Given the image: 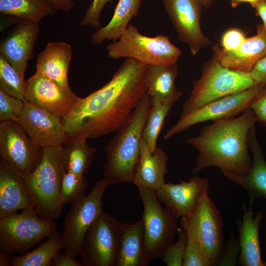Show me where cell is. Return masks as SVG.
Here are the masks:
<instances>
[{
	"instance_id": "37",
	"label": "cell",
	"mask_w": 266,
	"mask_h": 266,
	"mask_svg": "<svg viewBox=\"0 0 266 266\" xmlns=\"http://www.w3.org/2000/svg\"><path fill=\"white\" fill-rule=\"evenodd\" d=\"M247 37L240 29L232 28L225 31L220 39L221 47L226 51H232L238 48Z\"/></svg>"
},
{
	"instance_id": "7",
	"label": "cell",
	"mask_w": 266,
	"mask_h": 266,
	"mask_svg": "<svg viewBox=\"0 0 266 266\" xmlns=\"http://www.w3.org/2000/svg\"><path fill=\"white\" fill-rule=\"evenodd\" d=\"M107 50L112 59H133L148 65L176 64L182 53L167 36H147L131 25L118 39L107 45Z\"/></svg>"
},
{
	"instance_id": "40",
	"label": "cell",
	"mask_w": 266,
	"mask_h": 266,
	"mask_svg": "<svg viewBox=\"0 0 266 266\" xmlns=\"http://www.w3.org/2000/svg\"><path fill=\"white\" fill-rule=\"evenodd\" d=\"M250 74L257 85L266 87V56L257 63Z\"/></svg>"
},
{
	"instance_id": "5",
	"label": "cell",
	"mask_w": 266,
	"mask_h": 266,
	"mask_svg": "<svg viewBox=\"0 0 266 266\" xmlns=\"http://www.w3.org/2000/svg\"><path fill=\"white\" fill-rule=\"evenodd\" d=\"M255 85L250 73L225 67L212 55L204 63L200 77L193 82L192 90L183 105L180 117L208 102L244 91Z\"/></svg>"
},
{
	"instance_id": "12",
	"label": "cell",
	"mask_w": 266,
	"mask_h": 266,
	"mask_svg": "<svg viewBox=\"0 0 266 266\" xmlns=\"http://www.w3.org/2000/svg\"><path fill=\"white\" fill-rule=\"evenodd\" d=\"M262 87L255 85L244 91L231 95L203 105L180 117L164 135L166 140L186 131L189 127L208 121L213 122L237 116L247 109L261 91Z\"/></svg>"
},
{
	"instance_id": "8",
	"label": "cell",
	"mask_w": 266,
	"mask_h": 266,
	"mask_svg": "<svg viewBox=\"0 0 266 266\" xmlns=\"http://www.w3.org/2000/svg\"><path fill=\"white\" fill-rule=\"evenodd\" d=\"M138 189L143 206L141 219L144 251L149 262L162 257L173 242L179 218L170 208L160 204L156 191L145 188Z\"/></svg>"
},
{
	"instance_id": "11",
	"label": "cell",
	"mask_w": 266,
	"mask_h": 266,
	"mask_svg": "<svg viewBox=\"0 0 266 266\" xmlns=\"http://www.w3.org/2000/svg\"><path fill=\"white\" fill-rule=\"evenodd\" d=\"M119 220L103 212L87 231L80 250L83 266H116L121 241Z\"/></svg>"
},
{
	"instance_id": "2",
	"label": "cell",
	"mask_w": 266,
	"mask_h": 266,
	"mask_svg": "<svg viewBox=\"0 0 266 266\" xmlns=\"http://www.w3.org/2000/svg\"><path fill=\"white\" fill-rule=\"evenodd\" d=\"M256 122L248 108L240 116L213 122L203 127L198 135L189 138L187 143L198 153L192 173L215 166L225 176L247 174L252 163L249 134Z\"/></svg>"
},
{
	"instance_id": "13",
	"label": "cell",
	"mask_w": 266,
	"mask_h": 266,
	"mask_svg": "<svg viewBox=\"0 0 266 266\" xmlns=\"http://www.w3.org/2000/svg\"><path fill=\"white\" fill-rule=\"evenodd\" d=\"M43 148L35 144L19 122L0 121V155L24 175L33 172L41 160Z\"/></svg>"
},
{
	"instance_id": "41",
	"label": "cell",
	"mask_w": 266,
	"mask_h": 266,
	"mask_svg": "<svg viewBox=\"0 0 266 266\" xmlns=\"http://www.w3.org/2000/svg\"><path fill=\"white\" fill-rule=\"evenodd\" d=\"M52 266H83L82 263L66 253H58L52 261Z\"/></svg>"
},
{
	"instance_id": "18",
	"label": "cell",
	"mask_w": 266,
	"mask_h": 266,
	"mask_svg": "<svg viewBox=\"0 0 266 266\" xmlns=\"http://www.w3.org/2000/svg\"><path fill=\"white\" fill-rule=\"evenodd\" d=\"M212 50L213 55L224 66L250 73L257 63L266 56V30L263 24H257L255 34L247 37L236 49L226 51L216 44Z\"/></svg>"
},
{
	"instance_id": "29",
	"label": "cell",
	"mask_w": 266,
	"mask_h": 266,
	"mask_svg": "<svg viewBox=\"0 0 266 266\" xmlns=\"http://www.w3.org/2000/svg\"><path fill=\"white\" fill-rule=\"evenodd\" d=\"M0 12L38 23L54 13L47 0H0Z\"/></svg>"
},
{
	"instance_id": "9",
	"label": "cell",
	"mask_w": 266,
	"mask_h": 266,
	"mask_svg": "<svg viewBox=\"0 0 266 266\" xmlns=\"http://www.w3.org/2000/svg\"><path fill=\"white\" fill-rule=\"evenodd\" d=\"M180 224L188 228L200 243L209 266L220 265L225 250L224 222L220 210L208 194L187 216L181 218Z\"/></svg>"
},
{
	"instance_id": "35",
	"label": "cell",
	"mask_w": 266,
	"mask_h": 266,
	"mask_svg": "<svg viewBox=\"0 0 266 266\" xmlns=\"http://www.w3.org/2000/svg\"><path fill=\"white\" fill-rule=\"evenodd\" d=\"M177 233V240L169 246L162 257L167 266H182L187 243V233L182 227L178 228Z\"/></svg>"
},
{
	"instance_id": "22",
	"label": "cell",
	"mask_w": 266,
	"mask_h": 266,
	"mask_svg": "<svg viewBox=\"0 0 266 266\" xmlns=\"http://www.w3.org/2000/svg\"><path fill=\"white\" fill-rule=\"evenodd\" d=\"M71 59V49L68 44L62 41L50 42L37 56L36 72L64 89H69L68 71Z\"/></svg>"
},
{
	"instance_id": "14",
	"label": "cell",
	"mask_w": 266,
	"mask_h": 266,
	"mask_svg": "<svg viewBox=\"0 0 266 266\" xmlns=\"http://www.w3.org/2000/svg\"><path fill=\"white\" fill-rule=\"evenodd\" d=\"M179 40L187 44L193 55L212 41L202 32L200 24L203 7L200 0H161Z\"/></svg>"
},
{
	"instance_id": "26",
	"label": "cell",
	"mask_w": 266,
	"mask_h": 266,
	"mask_svg": "<svg viewBox=\"0 0 266 266\" xmlns=\"http://www.w3.org/2000/svg\"><path fill=\"white\" fill-rule=\"evenodd\" d=\"M120 245L116 266L148 265L144 251L142 219L132 224L121 223Z\"/></svg>"
},
{
	"instance_id": "10",
	"label": "cell",
	"mask_w": 266,
	"mask_h": 266,
	"mask_svg": "<svg viewBox=\"0 0 266 266\" xmlns=\"http://www.w3.org/2000/svg\"><path fill=\"white\" fill-rule=\"evenodd\" d=\"M108 186L103 178L96 182L88 195L80 197L72 203L61 233L65 253L74 257L79 256L87 231L103 212L102 198Z\"/></svg>"
},
{
	"instance_id": "45",
	"label": "cell",
	"mask_w": 266,
	"mask_h": 266,
	"mask_svg": "<svg viewBox=\"0 0 266 266\" xmlns=\"http://www.w3.org/2000/svg\"><path fill=\"white\" fill-rule=\"evenodd\" d=\"M261 0H231V5L235 7L242 3H249L251 6Z\"/></svg>"
},
{
	"instance_id": "38",
	"label": "cell",
	"mask_w": 266,
	"mask_h": 266,
	"mask_svg": "<svg viewBox=\"0 0 266 266\" xmlns=\"http://www.w3.org/2000/svg\"><path fill=\"white\" fill-rule=\"evenodd\" d=\"M113 0H93L90 4L81 21L83 26H89L93 27L100 26V18L101 12L107 2Z\"/></svg>"
},
{
	"instance_id": "33",
	"label": "cell",
	"mask_w": 266,
	"mask_h": 266,
	"mask_svg": "<svg viewBox=\"0 0 266 266\" xmlns=\"http://www.w3.org/2000/svg\"><path fill=\"white\" fill-rule=\"evenodd\" d=\"M89 185L84 175H78L70 171L63 176L60 192V201L62 205L72 203L77 199L84 195Z\"/></svg>"
},
{
	"instance_id": "42",
	"label": "cell",
	"mask_w": 266,
	"mask_h": 266,
	"mask_svg": "<svg viewBox=\"0 0 266 266\" xmlns=\"http://www.w3.org/2000/svg\"><path fill=\"white\" fill-rule=\"evenodd\" d=\"M54 13L62 10L69 11L75 5L72 0H47Z\"/></svg>"
},
{
	"instance_id": "31",
	"label": "cell",
	"mask_w": 266,
	"mask_h": 266,
	"mask_svg": "<svg viewBox=\"0 0 266 266\" xmlns=\"http://www.w3.org/2000/svg\"><path fill=\"white\" fill-rule=\"evenodd\" d=\"M173 104V103H165L152 100L150 111L142 134V140L152 153L157 148L159 134L164 127L165 119Z\"/></svg>"
},
{
	"instance_id": "24",
	"label": "cell",
	"mask_w": 266,
	"mask_h": 266,
	"mask_svg": "<svg viewBox=\"0 0 266 266\" xmlns=\"http://www.w3.org/2000/svg\"><path fill=\"white\" fill-rule=\"evenodd\" d=\"M248 143L253 158L248 173L245 175H228L225 177L243 188L250 199H266V161L256 136L255 125L250 131Z\"/></svg>"
},
{
	"instance_id": "4",
	"label": "cell",
	"mask_w": 266,
	"mask_h": 266,
	"mask_svg": "<svg viewBox=\"0 0 266 266\" xmlns=\"http://www.w3.org/2000/svg\"><path fill=\"white\" fill-rule=\"evenodd\" d=\"M65 167L63 145L43 148L40 162L24 178L33 206L41 218L55 220L62 213L60 192Z\"/></svg>"
},
{
	"instance_id": "20",
	"label": "cell",
	"mask_w": 266,
	"mask_h": 266,
	"mask_svg": "<svg viewBox=\"0 0 266 266\" xmlns=\"http://www.w3.org/2000/svg\"><path fill=\"white\" fill-rule=\"evenodd\" d=\"M32 207L33 201L24 174L0 159V218Z\"/></svg>"
},
{
	"instance_id": "32",
	"label": "cell",
	"mask_w": 266,
	"mask_h": 266,
	"mask_svg": "<svg viewBox=\"0 0 266 266\" xmlns=\"http://www.w3.org/2000/svg\"><path fill=\"white\" fill-rule=\"evenodd\" d=\"M26 81L22 76L0 54V90L4 93L24 100Z\"/></svg>"
},
{
	"instance_id": "43",
	"label": "cell",
	"mask_w": 266,
	"mask_h": 266,
	"mask_svg": "<svg viewBox=\"0 0 266 266\" xmlns=\"http://www.w3.org/2000/svg\"><path fill=\"white\" fill-rule=\"evenodd\" d=\"M251 6L255 9L256 15L261 18L266 30V0H261Z\"/></svg>"
},
{
	"instance_id": "27",
	"label": "cell",
	"mask_w": 266,
	"mask_h": 266,
	"mask_svg": "<svg viewBox=\"0 0 266 266\" xmlns=\"http://www.w3.org/2000/svg\"><path fill=\"white\" fill-rule=\"evenodd\" d=\"M142 0H118L108 23L98 29L91 36L93 44L104 40H116L127 29L133 17L137 16Z\"/></svg>"
},
{
	"instance_id": "30",
	"label": "cell",
	"mask_w": 266,
	"mask_h": 266,
	"mask_svg": "<svg viewBox=\"0 0 266 266\" xmlns=\"http://www.w3.org/2000/svg\"><path fill=\"white\" fill-rule=\"evenodd\" d=\"M63 145L66 172L84 175L94 159L95 148L87 143L86 139L81 138L68 140Z\"/></svg>"
},
{
	"instance_id": "3",
	"label": "cell",
	"mask_w": 266,
	"mask_h": 266,
	"mask_svg": "<svg viewBox=\"0 0 266 266\" xmlns=\"http://www.w3.org/2000/svg\"><path fill=\"white\" fill-rule=\"evenodd\" d=\"M151 104V98L146 93L106 145L103 178L109 185L132 182Z\"/></svg>"
},
{
	"instance_id": "28",
	"label": "cell",
	"mask_w": 266,
	"mask_h": 266,
	"mask_svg": "<svg viewBox=\"0 0 266 266\" xmlns=\"http://www.w3.org/2000/svg\"><path fill=\"white\" fill-rule=\"evenodd\" d=\"M64 250L61 233L57 231L35 249L21 256H10L11 266H52V261Z\"/></svg>"
},
{
	"instance_id": "47",
	"label": "cell",
	"mask_w": 266,
	"mask_h": 266,
	"mask_svg": "<svg viewBox=\"0 0 266 266\" xmlns=\"http://www.w3.org/2000/svg\"><path fill=\"white\" fill-rule=\"evenodd\" d=\"M264 264L265 266H266V261L264 262Z\"/></svg>"
},
{
	"instance_id": "17",
	"label": "cell",
	"mask_w": 266,
	"mask_h": 266,
	"mask_svg": "<svg viewBox=\"0 0 266 266\" xmlns=\"http://www.w3.org/2000/svg\"><path fill=\"white\" fill-rule=\"evenodd\" d=\"M209 188L208 179L195 174L188 181H180L177 184L165 183L156 194L160 202L181 218L191 212L208 194Z\"/></svg>"
},
{
	"instance_id": "34",
	"label": "cell",
	"mask_w": 266,
	"mask_h": 266,
	"mask_svg": "<svg viewBox=\"0 0 266 266\" xmlns=\"http://www.w3.org/2000/svg\"><path fill=\"white\" fill-rule=\"evenodd\" d=\"M187 233V243L182 266H209L202 247L190 230L183 227Z\"/></svg>"
},
{
	"instance_id": "15",
	"label": "cell",
	"mask_w": 266,
	"mask_h": 266,
	"mask_svg": "<svg viewBox=\"0 0 266 266\" xmlns=\"http://www.w3.org/2000/svg\"><path fill=\"white\" fill-rule=\"evenodd\" d=\"M78 98L70 88L64 89L36 72L26 81L24 100L62 118L70 112Z\"/></svg>"
},
{
	"instance_id": "36",
	"label": "cell",
	"mask_w": 266,
	"mask_h": 266,
	"mask_svg": "<svg viewBox=\"0 0 266 266\" xmlns=\"http://www.w3.org/2000/svg\"><path fill=\"white\" fill-rule=\"evenodd\" d=\"M24 107V101L0 90V121L19 122Z\"/></svg>"
},
{
	"instance_id": "21",
	"label": "cell",
	"mask_w": 266,
	"mask_h": 266,
	"mask_svg": "<svg viewBox=\"0 0 266 266\" xmlns=\"http://www.w3.org/2000/svg\"><path fill=\"white\" fill-rule=\"evenodd\" d=\"M254 199H250L249 209L243 202L242 219L237 223L240 255L238 261L243 266H265L261 254L259 227L263 213L255 215L252 205Z\"/></svg>"
},
{
	"instance_id": "44",
	"label": "cell",
	"mask_w": 266,
	"mask_h": 266,
	"mask_svg": "<svg viewBox=\"0 0 266 266\" xmlns=\"http://www.w3.org/2000/svg\"><path fill=\"white\" fill-rule=\"evenodd\" d=\"M12 265V261L10 256L0 252V266H9Z\"/></svg>"
},
{
	"instance_id": "6",
	"label": "cell",
	"mask_w": 266,
	"mask_h": 266,
	"mask_svg": "<svg viewBox=\"0 0 266 266\" xmlns=\"http://www.w3.org/2000/svg\"><path fill=\"white\" fill-rule=\"evenodd\" d=\"M58 231L54 220L40 217L33 207L0 218V252L25 254Z\"/></svg>"
},
{
	"instance_id": "19",
	"label": "cell",
	"mask_w": 266,
	"mask_h": 266,
	"mask_svg": "<svg viewBox=\"0 0 266 266\" xmlns=\"http://www.w3.org/2000/svg\"><path fill=\"white\" fill-rule=\"evenodd\" d=\"M38 30V23L22 20L0 44V54L23 76L33 57Z\"/></svg>"
},
{
	"instance_id": "23",
	"label": "cell",
	"mask_w": 266,
	"mask_h": 266,
	"mask_svg": "<svg viewBox=\"0 0 266 266\" xmlns=\"http://www.w3.org/2000/svg\"><path fill=\"white\" fill-rule=\"evenodd\" d=\"M167 159L161 148L157 147L153 153H151L142 140L139 162L132 182L138 188L156 191L165 183Z\"/></svg>"
},
{
	"instance_id": "16",
	"label": "cell",
	"mask_w": 266,
	"mask_h": 266,
	"mask_svg": "<svg viewBox=\"0 0 266 266\" xmlns=\"http://www.w3.org/2000/svg\"><path fill=\"white\" fill-rule=\"evenodd\" d=\"M24 101L19 123L33 141L43 148L63 145L67 134L62 118Z\"/></svg>"
},
{
	"instance_id": "46",
	"label": "cell",
	"mask_w": 266,
	"mask_h": 266,
	"mask_svg": "<svg viewBox=\"0 0 266 266\" xmlns=\"http://www.w3.org/2000/svg\"><path fill=\"white\" fill-rule=\"evenodd\" d=\"M203 7L209 8L214 3L215 0H200Z\"/></svg>"
},
{
	"instance_id": "1",
	"label": "cell",
	"mask_w": 266,
	"mask_h": 266,
	"mask_svg": "<svg viewBox=\"0 0 266 266\" xmlns=\"http://www.w3.org/2000/svg\"><path fill=\"white\" fill-rule=\"evenodd\" d=\"M148 66L126 59L106 84L87 97L78 98L70 112L62 118L66 141L116 132L147 93Z\"/></svg>"
},
{
	"instance_id": "25",
	"label": "cell",
	"mask_w": 266,
	"mask_h": 266,
	"mask_svg": "<svg viewBox=\"0 0 266 266\" xmlns=\"http://www.w3.org/2000/svg\"><path fill=\"white\" fill-rule=\"evenodd\" d=\"M178 70L176 64L148 66L145 81L152 100L174 103L181 97L182 93L174 84Z\"/></svg>"
},
{
	"instance_id": "39",
	"label": "cell",
	"mask_w": 266,
	"mask_h": 266,
	"mask_svg": "<svg viewBox=\"0 0 266 266\" xmlns=\"http://www.w3.org/2000/svg\"><path fill=\"white\" fill-rule=\"evenodd\" d=\"M249 108L253 111L257 121L266 126V87L263 88Z\"/></svg>"
}]
</instances>
